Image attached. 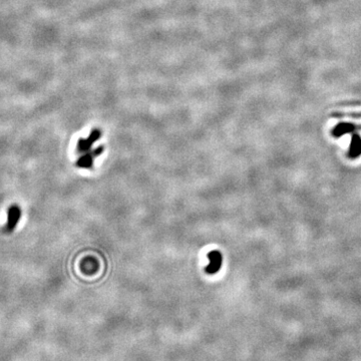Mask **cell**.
Segmentation results:
<instances>
[{
  "label": "cell",
  "instance_id": "277c9868",
  "mask_svg": "<svg viewBox=\"0 0 361 361\" xmlns=\"http://www.w3.org/2000/svg\"><path fill=\"white\" fill-rule=\"evenodd\" d=\"M208 259H209V265L206 267V273L209 275H214L218 273L223 263V256L222 254L217 251H211L208 253Z\"/></svg>",
  "mask_w": 361,
  "mask_h": 361
},
{
  "label": "cell",
  "instance_id": "6da1fadb",
  "mask_svg": "<svg viewBox=\"0 0 361 361\" xmlns=\"http://www.w3.org/2000/svg\"><path fill=\"white\" fill-rule=\"evenodd\" d=\"M103 152V147L101 146L95 150L83 153L77 161V166L82 169H90L94 165V160Z\"/></svg>",
  "mask_w": 361,
  "mask_h": 361
},
{
  "label": "cell",
  "instance_id": "5b68a950",
  "mask_svg": "<svg viewBox=\"0 0 361 361\" xmlns=\"http://www.w3.org/2000/svg\"><path fill=\"white\" fill-rule=\"evenodd\" d=\"M356 129H359V127L355 126L354 124L340 123V124H338L337 126H335V128L332 130V134L336 138H339L343 134L354 132Z\"/></svg>",
  "mask_w": 361,
  "mask_h": 361
},
{
  "label": "cell",
  "instance_id": "8992f818",
  "mask_svg": "<svg viewBox=\"0 0 361 361\" xmlns=\"http://www.w3.org/2000/svg\"><path fill=\"white\" fill-rule=\"evenodd\" d=\"M348 155L351 159H356L361 155V137L357 133L352 134Z\"/></svg>",
  "mask_w": 361,
  "mask_h": 361
},
{
  "label": "cell",
  "instance_id": "3957f363",
  "mask_svg": "<svg viewBox=\"0 0 361 361\" xmlns=\"http://www.w3.org/2000/svg\"><path fill=\"white\" fill-rule=\"evenodd\" d=\"M21 218V209L18 205H12L7 211V222L5 225V231L11 233L15 228Z\"/></svg>",
  "mask_w": 361,
  "mask_h": 361
},
{
  "label": "cell",
  "instance_id": "7a4b0ae2",
  "mask_svg": "<svg viewBox=\"0 0 361 361\" xmlns=\"http://www.w3.org/2000/svg\"><path fill=\"white\" fill-rule=\"evenodd\" d=\"M102 132L99 129H95L86 139H79L77 146V151L78 154H83L92 150L93 145L100 140Z\"/></svg>",
  "mask_w": 361,
  "mask_h": 361
}]
</instances>
